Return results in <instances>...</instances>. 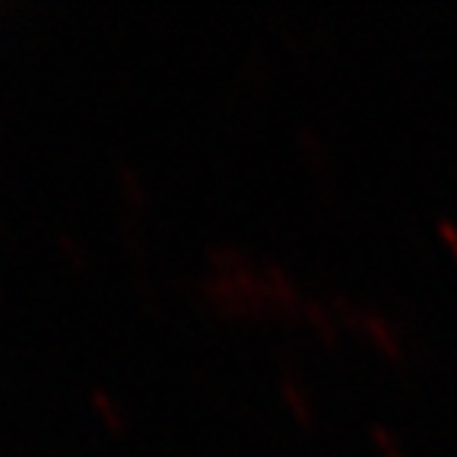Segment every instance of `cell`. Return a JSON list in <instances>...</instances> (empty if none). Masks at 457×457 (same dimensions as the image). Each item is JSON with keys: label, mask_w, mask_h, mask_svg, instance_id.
<instances>
[{"label": "cell", "mask_w": 457, "mask_h": 457, "mask_svg": "<svg viewBox=\"0 0 457 457\" xmlns=\"http://www.w3.org/2000/svg\"><path fill=\"white\" fill-rule=\"evenodd\" d=\"M438 236L448 242V248L454 251V257H457V226L451 220H438Z\"/></svg>", "instance_id": "1"}]
</instances>
